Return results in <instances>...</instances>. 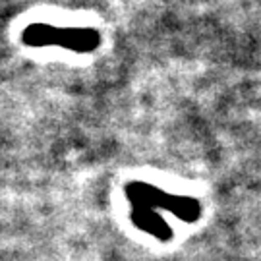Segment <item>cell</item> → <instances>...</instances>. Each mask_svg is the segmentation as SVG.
Masks as SVG:
<instances>
[{
  "label": "cell",
  "mask_w": 261,
  "mask_h": 261,
  "mask_svg": "<svg viewBox=\"0 0 261 261\" xmlns=\"http://www.w3.org/2000/svg\"><path fill=\"white\" fill-rule=\"evenodd\" d=\"M124 194L128 197L132 207H143V209H165L170 211V203H172V194H168L161 188L153 186V184H145V182H132L126 186Z\"/></svg>",
  "instance_id": "cell-1"
},
{
  "label": "cell",
  "mask_w": 261,
  "mask_h": 261,
  "mask_svg": "<svg viewBox=\"0 0 261 261\" xmlns=\"http://www.w3.org/2000/svg\"><path fill=\"white\" fill-rule=\"evenodd\" d=\"M101 45V33L91 28H58L56 47L74 53H93Z\"/></svg>",
  "instance_id": "cell-2"
},
{
  "label": "cell",
  "mask_w": 261,
  "mask_h": 261,
  "mask_svg": "<svg viewBox=\"0 0 261 261\" xmlns=\"http://www.w3.org/2000/svg\"><path fill=\"white\" fill-rule=\"evenodd\" d=\"M132 223L136 224L140 230L155 236L159 240L167 242L172 236V228L168 226V223L161 217L159 211L155 209H143V207H132Z\"/></svg>",
  "instance_id": "cell-3"
},
{
  "label": "cell",
  "mask_w": 261,
  "mask_h": 261,
  "mask_svg": "<svg viewBox=\"0 0 261 261\" xmlns=\"http://www.w3.org/2000/svg\"><path fill=\"white\" fill-rule=\"evenodd\" d=\"M56 35H58V28L50 25V23H31L23 29L21 33V41L28 47H56Z\"/></svg>",
  "instance_id": "cell-4"
},
{
  "label": "cell",
  "mask_w": 261,
  "mask_h": 261,
  "mask_svg": "<svg viewBox=\"0 0 261 261\" xmlns=\"http://www.w3.org/2000/svg\"><path fill=\"white\" fill-rule=\"evenodd\" d=\"M172 215H176L178 219H182L184 223H196L201 215V205L194 197L188 196H174V203H172Z\"/></svg>",
  "instance_id": "cell-5"
}]
</instances>
